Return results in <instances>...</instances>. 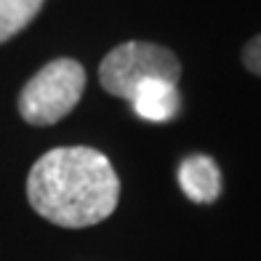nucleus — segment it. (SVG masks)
I'll use <instances>...</instances> for the list:
<instances>
[{
    "instance_id": "obj_1",
    "label": "nucleus",
    "mask_w": 261,
    "mask_h": 261,
    "mask_svg": "<svg viewBox=\"0 0 261 261\" xmlns=\"http://www.w3.org/2000/svg\"><path fill=\"white\" fill-rule=\"evenodd\" d=\"M27 200L45 221L83 229L115 213L120 179L104 152L91 147H56L30 168Z\"/></svg>"
},
{
    "instance_id": "obj_2",
    "label": "nucleus",
    "mask_w": 261,
    "mask_h": 261,
    "mask_svg": "<svg viewBox=\"0 0 261 261\" xmlns=\"http://www.w3.org/2000/svg\"><path fill=\"white\" fill-rule=\"evenodd\" d=\"M86 69L75 59H54L35 72L19 93V115L30 125H56L77 107Z\"/></svg>"
},
{
    "instance_id": "obj_3",
    "label": "nucleus",
    "mask_w": 261,
    "mask_h": 261,
    "mask_svg": "<svg viewBox=\"0 0 261 261\" xmlns=\"http://www.w3.org/2000/svg\"><path fill=\"white\" fill-rule=\"evenodd\" d=\"M181 64L171 48L147 40L120 43L101 59L99 83L107 93L117 99H130L141 83L147 80H179Z\"/></svg>"
},
{
    "instance_id": "obj_4",
    "label": "nucleus",
    "mask_w": 261,
    "mask_h": 261,
    "mask_svg": "<svg viewBox=\"0 0 261 261\" xmlns=\"http://www.w3.org/2000/svg\"><path fill=\"white\" fill-rule=\"evenodd\" d=\"M130 110L147 123H171L181 110V96L173 80H147L130 93Z\"/></svg>"
},
{
    "instance_id": "obj_5",
    "label": "nucleus",
    "mask_w": 261,
    "mask_h": 261,
    "mask_svg": "<svg viewBox=\"0 0 261 261\" xmlns=\"http://www.w3.org/2000/svg\"><path fill=\"white\" fill-rule=\"evenodd\" d=\"M179 187L192 203H213L221 195V171L208 155H189L176 171Z\"/></svg>"
},
{
    "instance_id": "obj_6",
    "label": "nucleus",
    "mask_w": 261,
    "mask_h": 261,
    "mask_svg": "<svg viewBox=\"0 0 261 261\" xmlns=\"http://www.w3.org/2000/svg\"><path fill=\"white\" fill-rule=\"evenodd\" d=\"M45 0H0V45L32 24Z\"/></svg>"
},
{
    "instance_id": "obj_7",
    "label": "nucleus",
    "mask_w": 261,
    "mask_h": 261,
    "mask_svg": "<svg viewBox=\"0 0 261 261\" xmlns=\"http://www.w3.org/2000/svg\"><path fill=\"white\" fill-rule=\"evenodd\" d=\"M243 64L251 69L253 75L261 77V35H256V38L243 48Z\"/></svg>"
}]
</instances>
